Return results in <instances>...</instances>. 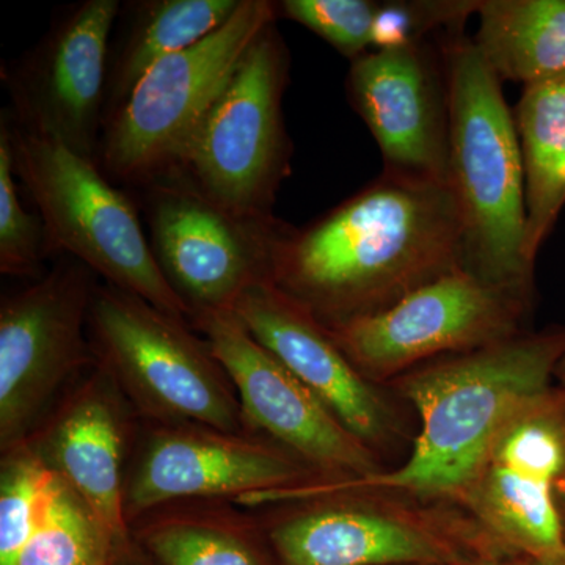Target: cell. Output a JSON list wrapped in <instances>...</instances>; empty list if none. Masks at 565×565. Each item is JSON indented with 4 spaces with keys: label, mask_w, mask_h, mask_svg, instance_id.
Masks as SVG:
<instances>
[{
    "label": "cell",
    "mask_w": 565,
    "mask_h": 565,
    "mask_svg": "<svg viewBox=\"0 0 565 565\" xmlns=\"http://www.w3.org/2000/svg\"><path fill=\"white\" fill-rule=\"evenodd\" d=\"M565 329L522 332L478 351L446 355L390 382L419 418L411 456L394 470L360 481L318 482L305 500L349 492L401 494L459 505L512 415L553 388Z\"/></svg>",
    "instance_id": "cell-2"
},
{
    "label": "cell",
    "mask_w": 565,
    "mask_h": 565,
    "mask_svg": "<svg viewBox=\"0 0 565 565\" xmlns=\"http://www.w3.org/2000/svg\"><path fill=\"white\" fill-rule=\"evenodd\" d=\"M9 129L14 173L40 212L47 255L77 259L109 285L192 321L191 308L159 267L136 204L98 161L21 126Z\"/></svg>",
    "instance_id": "cell-4"
},
{
    "label": "cell",
    "mask_w": 565,
    "mask_h": 565,
    "mask_svg": "<svg viewBox=\"0 0 565 565\" xmlns=\"http://www.w3.org/2000/svg\"><path fill=\"white\" fill-rule=\"evenodd\" d=\"M88 340L95 362L140 414L245 434L232 379L191 323L106 282L93 291Z\"/></svg>",
    "instance_id": "cell-5"
},
{
    "label": "cell",
    "mask_w": 565,
    "mask_h": 565,
    "mask_svg": "<svg viewBox=\"0 0 565 565\" xmlns=\"http://www.w3.org/2000/svg\"><path fill=\"white\" fill-rule=\"evenodd\" d=\"M379 2L373 0H285L278 10L355 61L373 41Z\"/></svg>",
    "instance_id": "cell-26"
},
{
    "label": "cell",
    "mask_w": 565,
    "mask_h": 565,
    "mask_svg": "<svg viewBox=\"0 0 565 565\" xmlns=\"http://www.w3.org/2000/svg\"><path fill=\"white\" fill-rule=\"evenodd\" d=\"M131 544L118 542L79 494L55 475L39 526L11 565H109Z\"/></svg>",
    "instance_id": "cell-23"
},
{
    "label": "cell",
    "mask_w": 565,
    "mask_h": 565,
    "mask_svg": "<svg viewBox=\"0 0 565 565\" xmlns=\"http://www.w3.org/2000/svg\"><path fill=\"white\" fill-rule=\"evenodd\" d=\"M353 109L384 156L388 172L451 181L446 66L422 44L371 51L352 61Z\"/></svg>",
    "instance_id": "cell-17"
},
{
    "label": "cell",
    "mask_w": 565,
    "mask_h": 565,
    "mask_svg": "<svg viewBox=\"0 0 565 565\" xmlns=\"http://www.w3.org/2000/svg\"><path fill=\"white\" fill-rule=\"evenodd\" d=\"M531 305L459 269L427 282L388 310L327 330L353 366L382 385L441 356L516 337Z\"/></svg>",
    "instance_id": "cell-10"
},
{
    "label": "cell",
    "mask_w": 565,
    "mask_h": 565,
    "mask_svg": "<svg viewBox=\"0 0 565 565\" xmlns=\"http://www.w3.org/2000/svg\"><path fill=\"white\" fill-rule=\"evenodd\" d=\"M463 565H523V557L516 556H486Z\"/></svg>",
    "instance_id": "cell-29"
},
{
    "label": "cell",
    "mask_w": 565,
    "mask_h": 565,
    "mask_svg": "<svg viewBox=\"0 0 565 565\" xmlns=\"http://www.w3.org/2000/svg\"><path fill=\"white\" fill-rule=\"evenodd\" d=\"M449 107V178L462 222L463 270L533 302L526 259V193L515 118L501 79L475 41L444 52Z\"/></svg>",
    "instance_id": "cell-3"
},
{
    "label": "cell",
    "mask_w": 565,
    "mask_h": 565,
    "mask_svg": "<svg viewBox=\"0 0 565 565\" xmlns=\"http://www.w3.org/2000/svg\"><path fill=\"white\" fill-rule=\"evenodd\" d=\"M13 147L7 120L0 126V273L40 277L47 255L43 223L21 204L14 182Z\"/></svg>",
    "instance_id": "cell-25"
},
{
    "label": "cell",
    "mask_w": 565,
    "mask_h": 565,
    "mask_svg": "<svg viewBox=\"0 0 565 565\" xmlns=\"http://www.w3.org/2000/svg\"><path fill=\"white\" fill-rule=\"evenodd\" d=\"M557 503H559L561 514H563L565 522V481L557 489Z\"/></svg>",
    "instance_id": "cell-32"
},
{
    "label": "cell",
    "mask_w": 565,
    "mask_h": 565,
    "mask_svg": "<svg viewBox=\"0 0 565 565\" xmlns=\"http://www.w3.org/2000/svg\"><path fill=\"white\" fill-rule=\"evenodd\" d=\"M55 475L28 444L2 451L0 565H11L39 526Z\"/></svg>",
    "instance_id": "cell-24"
},
{
    "label": "cell",
    "mask_w": 565,
    "mask_h": 565,
    "mask_svg": "<svg viewBox=\"0 0 565 565\" xmlns=\"http://www.w3.org/2000/svg\"><path fill=\"white\" fill-rule=\"evenodd\" d=\"M147 195L152 253L192 318L232 310L250 286L270 280L285 223L237 214L178 177L151 182Z\"/></svg>",
    "instance_id": "cell-12"
},
{
    "label": "cell",
    "mask_w": 565,
    "mask_h": 565,
    "mask_svg": "<svg viewBox=\"0 0 565 565\" xmlns=\"http://www.w3.org/2000/svg\"><path fill=\"white\" fill-rule=\"evenodd\" d=\"M514 118L525 172V253L535 267L565 206V76L523 87Z\"/></svg>",
    "instance_id": "cell-19"
},
{
    "label": "cell",
    "mask_w": 565,
    "mask_h": 565,
    "mask_svg": "<svg viewBox=\"0 0 565 565\" xmlns=\"http://www.w3.org/2000/svg\"><path fill=\"white\" fill-rule=\"evenodd\" d=\"M523 565H565V552L552 557V559L545 561L525 559V557H523Z\"/></svg>",
    "instance_id": "cell-30"
},
{
    "label": "cell",
    "mask_w": 565,
    "mask_h": 565,
    "mask_svg": "<svg viewBox=\"0 0 565 565\" xmlns=\"http://www.w3.org/2000/svg\"><path fill=\"white\" fill-rule=\"evenodd\" d=\"M191 326L232 379L245 426L269 435L323 481H360L386 470L382 457L349 433L232 310L196 313Z\"/></svg>",
    "instance_id": "cell-13"
},
{
    "label": "cell",
    "mask_w": 565,
    "mask_h": 565,
    "mask_svg": "<svg viewBox=\"0 0 565 565\" xmlns=\"http://www.w3.org/2000/svg\"><path fill=\"white\" fill-rule=\"evenodd\" d=\"M564 481L565 392L556 385L504 424L459 508L511 555L552 559L565 552Z\"/></svg>",
    "instance_id": "cell-11"
},
{
    "label": "cell",
    "mask_w": 565,
    "mask_h": 565,
    "mask_svg": "<svg viewBox=\"0 0 565 565\" xmlns=\"http://www.w3.org/2000/svg\"><path fill=\"white\" fill-rule=\"evenodd\" d=\"M95 274L63 256L54 269L0 307V446L24 444L87 366Z\"/></svg>",
    "instance_id": "cell-9"
},
{
    "label": "cell",
    "mask_w": 565,
    "mask_h": 565,
    "mask_svg": "<svg viewBox=\"0 0 565 565\" xmlns=\"http://www.w3.org/2000/svg\"><path fill=\"white\" fill-rule=\"evenodd\" d=\"M319 481L313 468L275 441L200 424H161L126 475L125 514L131 526L174 501L236 497L259 504Z\"/></svg>",
    "instance_id": "cell-14"
},
{
    "label": "cell",
    "mask_w": 565,
    "mask_h": 565,
    "mask_svg": "<svg viewBox=\"0 0 565 565\" xmlns=\"http://www.w3.org/2000/svg\"><path fill=\"white\" fill-rule=\"evenodd\" d=\"M132 537L156 565H278L264 535L221 515L156 516Z\"/></svg>",
    "instance_id": "cell-22"
},
{
    "label": "cell",
    "mask_w": 565,
    "mask_h": 565,
    "mask_svg": "<svg viewBox=\"0 0 565 565\" xmlns=\"http://www.w3.org/2000/svg\"><path fill=\"white\" fill-rule=\"evenodd\" d=\"M555 379L557 381V386L565 392V353L563 359H561L559 364H557Z\"/></svg>",
    "instance_id": "cell-31"
},
{
    "label": "cell",
    "mask_w": 565,
    "mask_h": 565,
    "mask_svg": "<svg viewBox=\"0 0 565 565\" xmlns=\"http://www.w3.org/2000/svg\"><path fill=\"white\" fill-rule=\"evenodd\" d=\"M243 0H151L137 3L136 17L107 84V115L111 114L156 65L189 50L221 29ZM106 121V120H104Z\"/></svg>",
    "instance_id": "cell-21"
},
{
    "label": "cell",
    "mask_w": 565,
    "mask_h": 565,
    "mask_svg": "<svg viewBox=\"0 0 565 565\" xmlns=\"http://www.w3.org/2000/svg\"><path fill=\"white\" fill-rule=\"evenodd\" d=\"M129 411L125 394L95 362L25 440L121 544L134 541L125 514Z\"/></svg>",
    "instance_id": "cell-18"
},
{
    "label": "cell",
    "mask_w": 565,
    "mask_h": 565,
    "mask_svg": "<svg viewBox=\"0 0 565 565\" xmlns=\"http://www.w3.org/2000/svg\"><path fill=\"white\" fill-rule=\"evenodd\" d=\"M476 13V47L501 82L565 76V0H481Z\"/></svg>",
    "instance_id": "cell-20"
},
{
    "label": "cell",
    "mask_w": 565,
    "mask_h": 565,
    "mask_svg": "<svg viewBox=\"0 0 565 565\" xmlns=\"http://www.w3.org/2000/svg\"><path fill=\"white\" fill-rule=\"evenodd\" d=\"M118 0H87L61 18L9 77L17 125L95 158L106 120L109 40Z\"/></svg>",
    "instance_id": "cell-15"
},
{
    "label": "cell",
    "mask_w": 565,
    "mask_h": 565,
    "mask_svg": "<svg viewBox=\"0 0 565 565\" xmlns=\"http://www.w3.org/2000/svg\"><path fill=\"white\" fill-rule=\"evenodd\" d=\"M459 269L462 222L451 181L385 170L305 228L285 225L270 281L333 329Z\"/></svg>",
    "instance_id": "cell-1"
},
{
    "label": "cell",
    "mask_w": 565,
    "mask_h": 565,
    "mask_svg": "<svg viewBox=\"0 0 565 565\" xmlns=\"http://www.w3.org/2000/svg\"><path fill=\"white\" fill-rule=\"evenodd\" d=\"M479 2L471 0H411V2H379L373 28V51L422 44L424 36L440 29L457 31Z\"/></svg>",
    "instance_id": "cell-27"
},
{
    "label": "cell",
    "mask_w": 565,
    "mask_h": 565,
    "mask_svg": "<svg viewBox=\"0 0 565 565\" xmlns=\"http://www.w3.org/2000/svg\"><path fill=\"white\" fill-rule=\"evenodd\" d=\"M277 3L243 0L221 29L154 66L104 121L96 161L110 181L147 188L169 177Z\"/></svg>",
    "instance_id": "cell-6"
},
{
    "label": "cell",
    "mask_w": 565,
    "mask_h": 565,
    "mask_svg": "<svg viewBox=\"0 0 565 565\" xmlns=\"http://www.w3.org/2000/svg\"><path fill=\"white\" fill-rule=\"evenodd\" d=\"M302 503L264 533L278 565H463L511 555L455 504L384 492Z\"/></svg>",
    "instance_id": "cell-7"
},
{
    "label": "cell",
    "mask_w": 565,
    "mask_h": 565,
    "mask_svg": "<svg viewBox=\"0 0 565 565\" xmlns=\"http://www.w3.org/2000/svg\"><path fill=\"white\" fill-rule=\"evenodd\" d=\"M288 73L285 41L269 25L245 52L169 177L237 214L274 217L275 193L289 170L281 107Z\"/></svg>",
    "instance_id": "cell-8"
},
{
    "label": "cell",
    "mask_w": 565,
    "mask_h": 565,
    "mask_svg": "<svg viewBox=\"0 0 565 565\" xmlns=\"http://www.w3.org/2000/svg\"><path fill=\"white\" fill-rule=\"evenodd\" d=\"M109 565H156L152 563L150 556L140 548L139 545L136 544V541L132 542L131 545L122 548L117 556L114 557V561Z\"/></svg>",
    "instance_id": "cell-28"
},
{
    "label": "cell",
    "mask_w": 565,
    "mask_h": 565,
    "mask_svg": "<svg viewBox=\"0 0 565 565\" xmlns=\"http://www.w3.org/2000/svg\"><path fill=\"white\" fill-rule=\"evenodd\" d=\"M232 311L349 433L379 456L403 437V424L381 385L367 381L332 333L273 281L255 282Z\"/></svg>",
    "instance_id": "cell-16"
}]
</instances>
